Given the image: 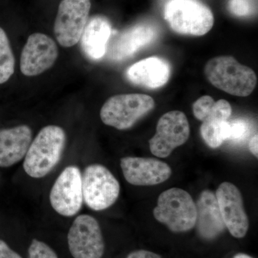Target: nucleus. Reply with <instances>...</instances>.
<instances>
[{
  "mask_svg": "<svg viewBox=\"0 0 258 258\" xmlns=\"http://www.w3.org/2000/svg\"><path fill=\"white\" fill-rule=\"evenodd\" d=\"M155 102L152 97L139 93L120 94L108 98L102 106L100 116L104 124L125 130L152 111Z\"/></svg>",
  "mask_w": 258,
  "mask_h": 258,
  "instance_id": "nucleus-5",
  "label": "nucleus"
},
{
  "mask_svg": "<svg viewBox=\"0 0 258 258\" xmlns=\"http://www.w3.org/2000/svg\"><path fill=\"white\" fill-rule=\"evenodd\" d=\"M205 143L212 149L220 147L230 135V123L227 120H206L200 128Z\"/></svg>",
  "mask_w": 258,
  "mask_h": 258,
  "instance_id": "nucleus-19",
  "label": "nucleus"
},
{
  "mask_svg": "<svg viewBox=\"0 0 258 258\" xmlns=\"http://www.w3.org/2000/svg\"><path fill=\"white\" fill-rule=\"evenodd\" d=\"M229 9L236 16H248L254 11L253 2L252 0H230Z\"/></svg>",
  "mask_w": 258,
  "mask_h": 258,
  "instance_id": "nucleus-23",
  "label": "nucleus"
},
{
  "mask_svg": "<svg viewBox=\"0 0 258 258\" xmlns=\"http://www.w3.org/2000/svg\"><path fill=\"white\" fill-rule=\"evenodd\" d=\"M233 258H252V257H250V256L248 255V254H247L238 253V254H235V255L234 256Z\"/></svg>",
  "mask_w": 258,
  "mask_h": 258,
  "instance_id": "nucleus-28",
  "label": "nucleus"
},
{
  "mask_svg": "<svg viewBox=\"0 0 258 258\" xmlns=\"http://www.w3.org/2000/svg\"><path fill=\"white\" fill-rule=\"evenodd\" d=\"M204 73L215 87L232 96H248L257 85L253 70L240 64L232 56L213 57L205 64Z\"/></svg>",
  "mask_w": 258,
  "mask_h": 258,
  "instance_id": "nucleus-2",
  "label": "nucleus"
},
{
  "mask_svg": "<svg viewBox=\"0 0 258 258\" xmlns=\"http://www.w3.org/2000/svg\"><path fill=\"white\" fill-rule=\"evenodd\" d=\"M164 14L171 30L181 35L203 36L215 23L211 10L199 0H170Z\"/></svg>",
  "mask_w": 258,
  "mask_h": 258,
  "instance_id": "nucleus-3",
  "label": "nucleus"
},
{
  "mask_svg": "<svg viewBox=\"0 0 258 258\" xmlns=\"http://www.w3.org/2000/svg\"><path fill=\"white\" fill-rule=\"evenodd\" d=\"M66 134L57 125L44 127L30 144L23 162V169L30 177L40 179L58 164L64 147Z\"/></svg>",
  "mask_w": 258,
  "mask_h": 258,
  "instance_id": "nucleus-1",
  "label": "nucleus"
},
{
  "mask_svg": "<svg viewBox=\"0 0 258 258\" xmlns=\"http://www.w3.org/2000/svg\"><path fill=\"white\" fill-rule=\"evenodd\" d=\"M54 210L64 217L76 215L83 203L82 174L79 168L69 166L55 180L50 193Z\"/></svg>",
  "mask_w": 258,
  "mask_h": 258,
  "instance_id": "nucleus-10",
  "label": "nucleus"
},
{
  "mask_svg": "<svg viewBox=\"0 0 258 258\" xmlns=\"http://www.w3.org/2000/svg\"><path fill=\"white\" fill-rule=\"evenodd\" d=\"M196 225L200 235L205 239H214L225 229L215 194L204 190L196 204Z\"/></svg>",
  "mask_w": 258,
  "mask_h": 258,
  "instance_id": "nucleus-17",
  "label": "nucleus"
},
{
  "mask_svg": "<svg viewBox=\"0 0 258 258\" xmlns=\"http://www.w3.org/2000/svg\"><path fill=\"white\" fill-rule=\"evenodd\" d=\"M120 167L127 182L135 186L161 184L169 179L171 175L170 166L154 158H122Z\"/></svg>",
  "mask_w": 258,
  "mask_h": 258,
  "instance_id": "nucleus-13",
  "label": "nucleus"
},
{
  "mask_svg": "<svg viewBox=\"0 0 258 258\" xmlns=\"http://www.w3.org/2000/svg\"><path fill=\"white\" fill-rule=\"evenodd\" d=\"M213 98L210 96L200 97L193 103L192 111L195 116L201 121H205L210 115L215 103Z\"/></svg>",
  "mask_w": 258,
  "mask_h": 258,
  "instance_id": "nucleus-21",
  "label": "nucleus"
},
{
  "mask_svg": "<svg viewBox=\"0 0 258 258\" xmlns=\"http://www.w3.org/2000/svg\"><path fill=\"white\" fill-rule=\"evenodd\" d=\"M90 0H62L54 24V32L61 46H74L81 40L91 10Z\"/></svg>",
  "mask_w": 258,
  "mask_h": 258,
  "instance_id": "nucleus-7",
  "label": "nucleus"
},
{
  "mask_svg": "<svg viewBox=\"0 0 258 258\" xmlns=\"http://www.w3.org/2000/svg\"><path fill=\"white\" fill-rule=\"evenodd\" d=\"M28 258H59L50 246L36 239L32 240L28 249Z\"/></svg>",
  "mask_w": 258,
  "mask_h": 258,
  "instance_id": "nucleus-22",
  "label": "nucleus"
},
{
  "mask_svg": "<svg viewBox=\"0 0 258 258\" xmlns=\"http://www.w3.org/2000/svg\"><path fill=\"white\" fill-rule=\"evenodd\" d=\"M111 24L103 17L96 16L88 22L81 37L83 52L92 60H99L106 53L111 37Z\"/></svg>",
  "mask_w": 258,
  "mask_h": 258,
  "instance_id": "nucleus-18",
  "label": "nucleus"
},
{
  "mask_svg": "<svg viewBox=\"0 0 258 258\" xmlns=\"http://www.w3.org/2000/svg\"><path fill=\"white\" fill-rule=\"evenodd\" d=\"M15 60L6 32L0 28V84L7 82L15 72Z\"/></svg>",
  "mask_w": 258,
  "mask_h": 258,
  "instance_id": "nucleus-20",
  "label": "nucleus"
},
{
  "mask_svg": "<svg viewBox=\"0 0 258 258\" xmlns=\"http://www.w3.org/2000/svg\"><path fill=\"white\" fill-rule=\"evenodd\" d=\"M154 27L147 23H139L127 29L113 40L107 48L110 58L124 60L150 43L155 37Z\"/></svg>",
  "mask_w": 258,
  "mask_h": 258,
  "instance_id": "nucleus-14",
  "label": "nucleus"
},
{
  "mask_svg": "<svg viewBox=\"0 0 258 258\" xmlns=\"http://www.w3.org/2000/svg\"><path fill=\"white\" fill-rule=\"evenodd\" d=\"M58 57L55 42L45 34L34 33L29 36L22 51L20 71L32 77L50 69Z\"/></svg>",
  "mask_w": 258,
  "mask_h": 258,
  "instance_id": "nucleus-11",
  "label": "nucleus"
},
{
  "mask_svg": "<svg viewBox=\"0 0 258 258\" xmlns=\"http://www.w3.org/2000/svg\"><path fill=\"white\" fill-rule=\"evenodd\" d=\"M215 196L227 230L236 238L244 237L248 231L249 220L240 190L232 183L223 182L219 186Z\"/></svg>",
  "mask_w": 258,
  "mask_h": 258,
  "instance_id": "nucleus-12",
  "label": "nucleus"
},
{
  "mask_svg": "<svg viewBox=\"0 0 258 258\" xmlns=\"http://www.w3.org/2000/svg\"><path fill=\"white\" fill-rule=\"evenodd\" d=\"M68 244L74 258L103 257L104 240L96 219L89 215L76 217L68 234Z\"/></svg>",
  "mask_w": 258,
  "mask_h": 258,
  "instance_id": "nucleus-8",
  "label": "nucleus"
},
{
  "mask_svg": "<svg viewBox=\"0 0 258 258\" xmlns=\"http://www.w3.org/2000/svg\"><path fill=\"white\" fill-rule=\"evenodd\" d=\"M120 184L106 166L94 164L86 166L82 175L83 201L95 211L112 206L118 200Z\"/></svg>",
  "mask_w": 258,
  "mask_h": 258,
  "instance_id": "nucleus-6",
  "label": "nucleus"
},
{
  "mask_svg": "<svg viewBox=\"0 0 258 258\" xmlns=\"http://www.w3.org/2000/svg\"><path fill=\"white\" fill-rule=\"evenodd\" d=\"M189 135V123L184 113L168 112L159 118L155 135L149 140L151 152L157 157H168L176 148L186 143Z\"/></svg>",
  "mask_w": 258,
  "mask_h": 258,
  "instance_id": "nucleus-9",
  "label": "nucleus"
},
{
  "mask_svg": "<svg viewBox=\"0 0 258 258\" xmlns=\"http://www.w3.org/2000/svg\"><path fill=\"white\" fill-rule=\"evenodd\" d=\"M153 215L172 232H187L196 225V203L187 191L171 188L159 195Z\"/></svg>",
  "mask_w": 258,
  "mask_h": 258,
  "instance_id": "nucleus-4",
  "label": "nucleus"
},
{
  "mask_svg": "<svg viewBox=\"0 0 258 258\" xmlns=\"http://www.w3.org/2000/svg\"><path fill=\"white\" fill-rule=\"evenodd\" d=\"M249 149L250 152L252 153V154L256 158L258 157V137L257 134H256L255 135L252 137V139L249 141Z\"/></svg>",
  "mask_w": 258,
  "mask_h": 258,
  "instance_id": "nucleus-27",
  "label": "nucleus"
},
{
  "mask_svg": "<svg viewBox=\"0 0 258 258\" xmlns=\"http://www.w3.org/2000/svg\"><path fill=\"white\" fill-rule=\"evenodd\" d=\"M230 123L229 141H239L244 138L247 134V126L242 120H234Z\"/></svg>",
  "mask_w": 258,
  "mask_h": 258,
  "instance_id": "nucleus-24",
  "label": "nucleus"
},
{
  "mask_svg": "<svg viewBox=\"0 0 258 258\" xmlns=\"http://www.w3.org/2000/svg\"><path fill=\"white\" fill-rule=\"evenodd\" d=\"M125 258H161L159 254L150 251L139 249L131 252Z\"/></svg>",
  "mask_w": 258,
  "mask_h": 258,
  "instance_id": "nucleus-26",
  "label": "nucleus"
},
{
  "mask_svg": "<svg viewBox=\"0 0 258 258\" xmlns=\"http://www.w3.org/2000/svg\"><path fill=\"white\" fill-rule=\"evenodd\" d=\"M0 258H23L20 254L10 248L5 241L0 240Z\"/></svg>",
  "mask_w": 258,
  "mask_h": 258,
  "instance_id": "nucleus-25",
  "label": "nucleus"
},
{
  "mask_svg": "<svg viewBox=\"0 0 258 258\" xmlns=\"http://www.w3.org/2000/svg\"><path fill=\"white\" fill-rule=\"evenodd\" d=\"M31 128L27 125L0 130V167L14 165L26 155L32 142Z\"/></svg>",
  "mask_w": 258,
  "mask_h": 258,
  "instance_id": "nucleus-15",
  "label": "nucleus"
},
{
  "mask_svg": "<svg viewBox=\"0 0 258 258\" xmlns=\"http://www.w3.org/2000/svg\"><path fill=\"white\" fill-rule=\"evenodd\" d=\"M170 74V66L166 60L151 57L132 64L126 76L134 85L154 89L164 86L169 81Z\"/></svg>",
  "mask_w": 258,
  "mask_h": 258,
  "instance_id": "nucleus-16",
  "label": "nucleus"
}]
</instances>
